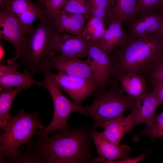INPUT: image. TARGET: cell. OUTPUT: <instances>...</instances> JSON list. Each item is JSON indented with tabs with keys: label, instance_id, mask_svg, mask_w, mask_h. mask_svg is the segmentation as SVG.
Listing matches in <instances>:
<instances>
[{
	"label": "cell",
	"instance_id": "obj_18",
	"mask_svg": "<svg viewBox=\"0 0 163 163\" xmlns=\"http://www.w3.org/2000/svg\"><path fill=\"white\" fill-rule=\"evenodd\" d=\"M125 93L138 101L147 91V80L143 76L132 72L119 75L116 77Z\"/></svg>",
	"mask_w": 163,
	"mask_h": 163
},
{
	"label": "cell",
	"instance_id": "obj_20",
	"mask_svg": "<svg viewBox=\"0 0 163 163\" xmlns=\"http://www.w3.org/2000/svg\"><path fill=\"white\" fill-rule=\"evenodd\" d=\"M138 1L115 0L111 12L110 21L116 20L127 23L131 21L138 14Z\"/></svg>",
	"mask_w": 163,
	"mask_h": 163
},
{
	"label": "cell",
	"instance_id": "obj_7",
	"mask_svg": "<svg viewBox=\"0 0 163 163\" xmlns=\"http://www.w3.org/2000/svg\"><path fill=\"white\" fill-rule=\"evenodd\" d=\"M51 75L61 90L66 92L77 106H82L87 98L100 92L98 83L94 80L69 75L59 71L55 74L53 70Z\"/></svg>",
	"mask_w": 163,
	"mask_h": 163
},
{
	"label": "cell",
	"instance_id": "obj_38",
	"mask_svg": "<svg viewBox=\"0 0 163 163\" xmlns=\"http://www.w3.org/2000/svg\"><path fill=\"white\" fill-rule=\"evenodd\" d=\"M161 10L162 11H163V4H162V6L161 9Z\"/></svg>",
	"mask_w": 163,
	"mask_h": 163
},
{
	"label": "cell",
	"instance_id": "obj_28",
	"mask_svg": "<svg viewBox=\"0 0 163 163\" xmlns=\"http://www.w3.org/2000/svg\"><path fill=\"white\" fill-rule=\"evenodd\" d=\"M15 57L0 61V77L18 71L21 66Z\"/></svg>",
	"mask_w": 163,
	"mask_h": 163
},
{
	"label": "cell",
	"instance_id": "obj_24",
	"mask_svg": "<svg viewBox=\"0 0 163 163\" xmlns=\"http://www.w3.org/2000/svg\"><path fill=\"white\" fill-rule=\"evenodd\" d=\"M34 5L32 0H4L1 6V10L7 14L16 16Z\"/></svg>",
	"mask_w": 163,
	"mask_h": 163
},
{
	"label": "cell",
	"instance_id": "obj_29",
	"mask_svg": "<svg viewBox=\"0 0 163 163\" xmlns=\"http://www.w3.org/2000/svg\"><path fill=\"white\" fill-rule=\"evenodd\" d=\"M66 0H46V11L48 15L54 19L56 14L60 10Z\"/></svg>",
	"mask_w": 163,
	"mask_h": 163
},
{
	"label": "cell",
	"instance_id": "obj_22",
	"mask_svg": "<svg viewBox=\"0 0 163 163\" xmlns=\"http://www.w3.org/2000/svg\"><path fill=\"white\" fill-rule=\"evenodd\" d=\"M48 16L46 11L35 4L29 9L15 16L22 29L30 35L35 28L33 25L34 22L36 20L40 21Z\"/></svg>",
	"mask_w": 163,
	"mask_h": 163
},
{
	"label": "cell",
	"instance_id": "obj_34",
	"mask_svg": "<svg viewBox=\"0 0 163 163\" xmlns=\"http://www.w3.org/2000/svg\"><path fill=\"white\" fill-rule=\"evenodd\" d=\"M45 0H37L35 4L40 8L46 11Z\"/></svg>",
	"mask_w": 163,
	"mask_h": 163
},
{
	"label": "cell",
	"instance_id": "obj_19",
	"mask_svg": "<svg viewBox=\"0 0 163 163\" xmlns=\"http://www.w3.org/2000/svg\"><path fill=\"white\" fill-rule=\"evenodd\" d=\"M34 75L27 68L23 72L17 71L0 77V92L10 91L13 88L26 86L28 88L34 85L43 87L41 81L33 79Z\"/></svg>",
	"mask_w": 163,
	"mask_h": 163
},
{
	"label": "cell",
	"instance_id": "obj_27",
	"mask_svg": "<svg viewBox=\"0 0 163 163\" xmlns=\"http://www.w3.org/2000/svg\"><path fill=\"white\" fill-rule=\"evenodd\" d=\"M163 0H138V14L161 10Z\"/></svg>",
	"mask_w": 163,
	"mask_h": 163
},
{
	"label": "cell",
	"instance_id": "obj_10",
	"mask_svg": "<svg viewBox=\"0 0 163 163\" xmlns=\"http://www.w3.org/2000/svg\"><path fill=\"white\" fill-rule=\"evenodd\" d=\"M88 43L83 36H77L56 31L53 52L74 59L87 57Z\"/></svg>",
	"mask_w": 163,
	"mask_h": 163
},
{
	"label": "cell",
	"instance_id": "obj_26",
	"mask_svg": "<svg viewBox=\"0 0 163 163\" xmlns=\"http://www.w3.org/2000/svg\"><path fill=\"white\" fill-rule=\"evenodd\" d=\"M92 6L90 0H66L59 11H62L89 17Z\"/></svg>",
	"mask_w": 163,
	"mask_h": 163
},
{
	"label": "cell",
	"instance_id": "obj_31",
	"mask_svg": "<svg viewBox=\"0 0 163 163\" xmlns=\"http://www.w3.org/2000/svg\"><path fill=\"white\" fill-rule=\"evenodd\" d=\"M90 1L92 5L108 10L110 12L111 14L115 0H90Z\"/></svg>",
	"mask_w": 163,
	"mask_h": 163
},
{
	"label": "cell",
	"instance_id": "obj_13",
	"mask_svg": "<svg viewBox=\"0 0 163 163\" xmlns=\"http://www.w3.org/2000/svg\"><path fill=\"white\" fill-rule=\"evenodd\" d=\"M92 139L96 152L105 160V162L123 159L129 156L130 147L127 145H117L105 138L101 132L92 129Z\"/></svg>",
	"mask_w": 163,
	"mask_h": 163
},
{
	"label": "cell",
	"instance_id": "obj_16",
	"mask_svg": "<svg viewBox=\"0 0 163 163\" xmlns=\"http://www.w3.org/2000/svg\"><path fill=\"white\" fill-rule=\"evenodd\" d=\"M127 39V34L123 28L122 22L111 20L102 37L96 43L106 53L110 55L117 47Z\"/></svg>",
	"mask_w": 163,
	"mask_h": 163
},
{
	"label": "cell",
	"instance_id": "obj_9",
	"mask_svg": "<svg viewBox=\"0 0 163 163\" xmlns=\"http://www.w3.org/2000/svg\"><path fill=\"white\" fill-rule=\"evenodd\" d=\"M48 62L53 69L69 75L98 80L90 61L68 58L53 52Z\"/></svg>",
	"mask_w": 163,
	"mask_h": 163
},
{
	"label": "cell",
	"instance_id": "obj_4",
	"mask_svg": "<svg viewBox=\"0 0 163 163\" xmlns=\"http://www.w3.org/2000/svg\"><path fill=\"white\" fill-rule=\"evenodd\" d=\"M30 35L21 51V65L34 75L49 60L53 52L56 30L54 19L48 16L40 21Z\"/></svg>",
	"mask_w": 163,
	"mask_h": 163
},
{
	"label": "cell",
	"instance_id": "obj_33",
	"mask_svg": "<svg viewBox=\"0 0 163 163\" xmlns=\"http://www.w3.org/2000/svg\"><path fill=\"white\" fill-rule=\"evenodd\" d=\"M144 155H142L135 157L132 158L129 156L121 160H116L112 161L111 163H138L143 159L144 158Z\"/></svg>",
	"mask_w": 163,
	"mask_h": 163
},
{
	"label": "cell",
	"instance_id": "obj_6",
	"mask_svg": "<svg viewBox=\"0 0 163 163\" xmlns=\"http://www.w3.org/2000/svg\"><path fill=\"white\" fill-rule=\"evenodd\" d=\"M52 71L47 62L42 65L40 72L43 74L44 78L41 82L43 87L47 89L51 97L54 113L50 123L42 129L36 131L35 134L38 138L43 137L50 132L57 130L63 132L69 129L67 123L69 116L73 112L81 114L83 108L71 102L63 94L52 77Z\"/></svg>",
	"mask_w": 163,
	"mask_h": 163
},
{
	"label": "cell",
	"instance_id": "obj_12",
	"mask_svg": "<svg viewBox=\"0 0 163 163\" xmlns=\"http://www.w3.org/2000/svg\"><path fill=\"white\" fill-rule=\"evenodd\" d=\"M163 22V12L160 10L138 14L126 23V40H133L143 36L155 33Z\"/></svg>",
	"mask_w": 163,
	"mask_h": 163
},
{
	"label": "cell",
	"instance_id": "obj_3",
	"mask_svg": "<svg viewBox=\"0 0 163 163\" xmlns=\"http://www.w3.org/2000/svg\"><path fill=\"white\" fill-rule=\"evenodd\" d=\"M118 82L116 78H113L107 90L97 94L91 105L83 107L81 114L93 119V129L103 128L107 122L123 117L127 110L131 111L133 109L135 104L134 100L125 94Z\"/></svg>",
	"mask_w": 163,
	"mask_h": 163
},
{
	"label": "cell",
	"instance_id": "obj_36",
	"mask_svg": "<svg viewBox=\"0 0 163 163\" xmlns=\"http://www.w3.org/2000/svg\"><path fill=\"white\" fill-rule=\"evenodd\" d=\"M153 34L159 37H163V22L158 30Z\"/></svg>",
	"mask_w": 163,
	"mask_h": 163
},
{
	"label": "cell",
	"instance_id": "obj_30",
	"mask_svg": "<svg viewBox=\"0 0 163 163\" xmlns=\"http://www.w3.org/2000/svg\"><path fill=\"white\" fill-rule=\"evenodd\" d=\"M149 80L151 84L163 83V61L153 70Z\"/></svg>",
	"mask_w": 163,
	"mask_h": 163
},
{
	"label": "cell",
	"instance_id": "obj_35",
	"mask_svg": "<svg viewBox=\"0 0 163 163\" xmlns=\"http://www.w3.org/2000/svg\"><path fill=\"white\" fill-rule=\"evenodd\" d=\"M5 54V50L0 40V61L4 59V58Z\"/></svg>",
	"mask_w": 163,
	"mask_h": 163
},
{
	"label": "cell",
	"instance_id": "obj_2",
	"mask_svg": "<svg viewBox=\"0 0 163 163\" xmlns=\"http://www.w3.org/2000/svg\"><path fill=\"white\" fill-rule=\"evenodd\" d=\"M113 60V76L129 72L149 79L163 61V37L154 34L126 40L110 54Z\"/></svg>",
	"mask_w": 163,
	"mask_h": 163
},
{
	"label": "cell",
	"instance_id": "obj_1",
	"mask_svg": "<svg viewBox=\"0 0 163 163\" xmlns=\"http://www.w3.org/2000/svg\"><path fill=\"white\" fill-rule=\"evenodd\" d=\"M92 125L70 128L52 132L27 144V147L41 159V163L93 162Z\"/></svg>",
	"mask_w": 163,
	"mask_h": 163
},
{
	"label": "cell",
	"instance_id": "obj_14",
	"mask_svg": "<svg viewBox=\"0 0 163 163\" xmlns=\"http://www.w3.org/2000/svg\"><path fill=\"white\" fill-rule=\"evenodd\" d=\"M161 104L152 91H146L137 101L133 109L130 111L134 127L139 124L150 122L156 115L155 111Z\"/></svg>",
	"mask_w": 163,
	"mask_h": 163
},
{
	"label": "cell",
	"instance_id": "obj_5",
	"mask_svg": "<svg viewBox=\"0 0 163 163\" xmlns=\"http://www.w3.org/2000/svg\"><path fill=\"white\" fill-rule=\"evenodd\" d=\"M39 118L38 112L27 113L23 110L11 116L5 133L0 136V163L15 153L23 145L31 143L37 129L44 128Z\"/></svg>",
	"mask_w": 163,
	"mask_h": 163
},
{
	"label": "cell",
	"instance_id": "obj_17",
	"mask_svg": "<svg viewBox=\"0 0 163 163\" xmlns=\"http://www.w3.org/2000/svg\"><path fill=\"white\" fill-rule=\"evenodd\" d=\"M134 127V121L130 113L126 117L114 119L106 122L101 133L109 141L120 145L121 139L127 132Z\"/></svg>",
	"mask_w": 163,
	"mask_h": 163
},
{
	"label": "cell",
	"instance_id": "obj_23",
	"mask_svg": "<svg viewBox=\"0 0 163 163\" xmlns=\"http://www.w3.org/2000/svg\"><path fill=\"white\" fill-rule=\"evenodd\" d=\"M107 26L102 20L89 17L86 24L83 36L88 42H96L104 34Z\"/></svg>",
	"mask_w": 163,
	"mask_h": 163
},
{
	"label": "cell",
	"instance_id": "obj_15",
	"mask_svg": "<svg viewBox=\"0 0 163 163\" xmlns=\"http://www.w3.org/2000/svg\"><path fill=\"white\" fill-rule=\"evenodd\" d=\"M88 18L84 15L60 11L54 18L56 31L59 34L83 36Z\"/></svg>",
	"mask_w": 163,
	"mask_h": 163
},
{
	"label": "cell",
	"instance_id": "obj_25",
	"mask_svg": "<svg viewBox=\"0 0 163 163\" xmlns=\"http://www.w3.org/2000/svg\"><path fill=\"white\" fill-rule=\"evenodd\" d=\"M146 125L145 128L139 133V136H146L152 139L163 137V111L156 114L153 120Z\"/></svg>",
	"mask_w": 163,
	"mask_h": 163
},
{
	"label": "cell",
	"instance_id": "obj_11",
	"mask_svg": "<svg viewBox=\"0 0 163 163\" xmlns=\"http://www.w3.org/2000/svg\"><path fill=\"white\" fill-rule=\"evenodd\" d=\"M0 39L10 43L16 57L20 59L22 49L30 35L22 28L15 16L0 11Z\"/></svg>",
	"mask_w": 163,
	"mask_h": 163
},
{
	"label": "cell",
	"instance_id": "obj_37",
	"mask_svg": "<svg viewBox=\"0 0 163 163\" xmlns=\"http://www.w3.org/2000/svg\"><path fill=\"white\" fill-rule=\"evenodd\" d=\"M4 0H0V6L2 4Z\"/></svg>",
	"mask_w": 163,
	"mask_h": 163
},
{
	"label": "cell",
	"instance_id": "obj_21",
	"mask_svg": "<svg viewBox=\"0 0 163 163\" xmlns=\"http://www.w3.org/2000/svg\"><path fill=\"white\" fill-rule=\"evenodd\" d=\"M28 88L21 86L12 90L2 91L0 94V128L4 130L11 115L9 112L14 100L20 91Z\"/></svg>",
	"mask_w": 163,
	"mask_h": 163
},
{
	"label": "cell",
	"instance_id": "obj_32",
	"mask_svg": "<svg viewBox=\"0 0 163 163\" xmlns=\"http://www.w3.org/2000/svg\"><path fill=\"white\" fill-rule=\"evenodd\" d=\"M152 90L161 104L163 103V83L152 84Z\"/></svg>",
	"mask_w": 163,
	"mask_h": 163
},
{
	"label": "cell",
	"instance_id": "obj_8",
	"mask_svg": "<svg viewBox=\"0 0 163 163\" xmlns=\"http://www.w3.org/2000/svg\"><path fill=\"white\" fill-rule=\"evenodd\" d=\"M88 43L87 60L90 61L99 81L100 91L106 88L113 76V60L95 42Z\"/></svg>",
	"mask_w": 163,
	"mask_h": 163
}]
</instances>
